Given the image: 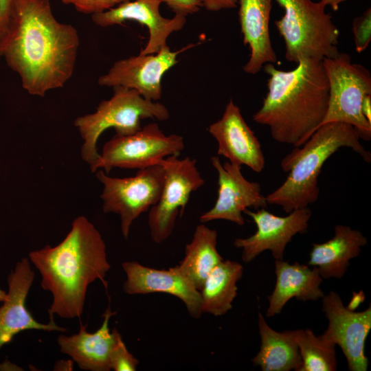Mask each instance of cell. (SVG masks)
Masks as SVG:
<instances>
[{"label":"cell","mask_w":371,"mask_h":371,"mask_svg":"<svg viewBox=\"0 0 371 371\" xmlns=\"http://www.w3.org/2000/svg\"><path fill=\"white\" fill-rule=\"evenodd\" d=\"M322 300L328 324L321 335L340 347L349 370L366 371L369 361L365 355V343L371 329L370 305L363 311L355 312L345 306L339 294L333 291Z\"/></svg>","instance_id":"11"},{"label":"cell","mask_w":371,"mask_h":371,"mask_svg":"<svg viewBox=\"0 0 371 371\" xmlns=\"http://www.w3.org/2000/svg\"><path fill=\"white\" fill-rule=\"evenodd\" d=\"M175 14L187 16L197 12L202 7L200 0H161Z\"/></svg>","instance_id":"31"},{"label":"cell","mask_w":371,"mask_h":371,"mask_svg":"<svg viewBox=\"0 0 371 371\" xmlns=\"http://www.w3.org/2000/svg\"><path fill=\"white\" fill-rule=\"evenodd\" d=\"M202 6L209 11H218L237 7V0H200Z\"/></svg>","instance_id":"32"},{"label":"cell","mask_w":371,"mask_h":371,"mask_svg":"<svg viewBox=\"0 0 371 371\" xmlns=\"http://www.w3.org/2000/svg\"><path fill=\"white\" fill-rule=\"evenodd\" d=\"M258 324L261 345L251 359L253 364L263 371H300L302 361L293 330H274L261 313H258Z\"/></svg>","instance_id":"23"},{"label":"cell","mask_w":371,"mask_h":371,"mask_svg":"<svg viewBox=\"0 0 371 371\" xmlns=\"http://www.w3.org/2000/svg\"><path fill=\"white\" fill-rule=\"evenodd\" d=\"M244 214L250 216L257 229L249 237L236 238L234 246L242 249V260L248 263L266 250L271 251L276 260H282L286 246L297 234L307 232L312 215L310 208L294 210L286 216H278L265 208L253 212L246 209Z\"/></svg>","instance_id":"12"},{"label":"cell","mask_w":371,"mask_h":371,"mask_svg":"<svg viewBox=\"0 0 371 371\" xmlns=\"http://www.w3.org/2000/svg\"><path fill=\"white\" fill-rule=\"evenodd\" d=\"M212 166L218 174V196L214 205L200 216L202 223L214 220H226L242 226L245 224V210L265 208L266 197L261 194L260 185L249 181L241 172V166L212 157Z\"/></svg>","instance_id":"14"},{"label":"cell","mask_w":371,"mask_h":371,"mask_svg":"<svg viewBox=\"0 0 371 371\" xmlns=\"http://www.w3.org/2000/svg\"><path fill=\"white\" fill-rule=\"evenodd\" d=\"M272 1L237 0L243 41L250 52L249 60L243 67L248 74H256L267 63L279 65L269 32Z\"/></svg>","instance_id":"19"},{"label":"cell","mask_w":371,"mask_h":371,"mask_svg":"<svg viewBox=\"0 0 371 371\" xmlns=\"http://www.w3.org/2000/svg\"><path fill=\"white\" fill-rule=\"evenodd\" d=\"M113 88V96L100 102L94 113L74 121V126L83 140L82 158L89 165L99 157L97 142L105 130L113 128L116 135H128L142 128V120L165 121L170 117V113L163 104L146 99L133 89L123 87Z\"/></svg>","instance_id":"6"},{"label":"cell","mask_w":371,"mask_h":371,"mask_svg":"<svg viewBox=\"0 0 371 371\" xmlns=\"http://www.w3.org/2000/svg\"><path fill=\"white\" fill-rule=\"evenodd\" d=\"M29 260L39 271L41 285L53 297L48 309L64 319L79 318L84 310L88 286L104 280L111 266L99 231L84 216H78L65 238L57 245H46L29 253Z\"/></svg>","instance_id":"2"},{"label":"cell","mask_w":371,"mask_h":371,"mask_svg":"<svg viewBox=\"0 0 371 371\" xmlns=\"http://www.w3.org/2000/svg\"><path fill=\"white\" fill-rule=\"evenodd\" d=\"M322 65L328 81L329 100L320 126L333 122L347 123L355 128L360 139L370 141L371 124L361 113L364 96L371 94L369 70L360 64L352 63L350 56L344 52L323 59Z\"/></svg>","instance_id":"7"},{"label":"cell","mask_w":371,"mask_h":371,"mask_svg":"<svg viewBox=\"0 0 371 371\" xmlns=\"http://www.w3.org/2000/svg\"><path fill=\"white\" fill-rule=\"evenodd\" d=\"M161 0H129L109 10L91 14L93 22L100 27L120 25L127 21H137L145 25L149 32L148 41L141 54H153L167 45L169 36L181 30L186 16L175 14L170 19L160 13Z\"/></svg>","instance_id":"15"},{"label":"cell","mask_w":371,"mask_h":371,"mask_svg":"<svg viewBox=\"0 0 371 371\" xmlns=\"http://www.w3.org/2000/svg\"><path fill=\"white\" fill-rule=\"evenodd\" d=\"M34 279L29 258H23L8 276V291L0 306V349L19 333L27 330L66 332L54 319L37 322L26 307V299ZM0 368L1 364L0 363Z\"/></svg>","instance_id":"16"},{"label":"cell","mask_w":371,"mask_h":371,"mask_svg":"<svg viewBox=\"0 0 371 371\" xmlns=\"http://www.w3.org/2000/svg\"><path fill=\"white\" fill-rule=\"evenodd\" d=\"M243 274V267L239 262L224 259L220 262L199 291L202 313L221 316L231 310L238 293L237 282Z\"/></svg>","instance_id":"24"},{"label":"cell","mask_w":371,"mask_h":371,"mask_svg":"<svg viewBox=\"0 0 371 371\" xmlns=\"http://www.w3.org/2000/svg\"><path fill=\"white\" fill-rule=\"evenodd\" d=\"M367 238L350 226L337 225L333 237L322 243H313L308 265L316 267L323 279L341 278L350 260L359 256Z\"/></svg>","instance_id":"22"},{"label":"cell","mask_w":371,"mask_h":371,"mask_svg":"<svg viewBox=\"0 0 371 371\" xmlns=\"http://www.w3.org/2000/svg\"><path fill=\"white\" fill-rule=\"evenodd\" d=\"M359 139L355 128L347 123L333 122L319 126L302 146L294 147L282 159L280 166L289 174L281 186L265 196L267 204L280 205L289 214L315 203L322 166L340 148H350L364 161L371 162V153Z\"/></svg>","instance_id":"4"},{"label":"cell","mask_w":371,"mask_h":371,"mask_svg":"<svg viewBox=\"0 0 371 371\" xmlns=\"http://www.w3.org/2000/svg\"><path fill=\"white\" fill-rule=\"evenodd\" d=\"M352 32L354 36L355 50L364 52L371 41V8H368L362 15L352 21Z\"/></svg>","instance_id":"28"},{"label":"cell","mask_w":371,"mask_h":371,"mask_svg":"<svg viewBox=\"0 0 371 371\" xmlns=\"http://www.w3.org/2000/svg\"><path fill=\"white\" fill-rule=\"evenodd\" d=\"M95 172L103 185L102 210L120 216L122 233L126 239L133 221L157 203L164 183V168L154 165L126 178L109 177L102 169Z\"/></svg>","instance_id":"9"},{"label":"cell","mask_w":371,"mask_h":371,"mask_svg":"<svg viewBox=\"0 0 371 371\" xmlns=\"http://www.w3.org/2000/svg\"><path fill=\"white\" fill-rule=\"evenodd\" d=\"M115 314L109 306L103 315L101 326L94 333L87 330V324H80L78 333L60 335L57 342L61 352L69 355L84 370L109 371L110 355L115 341L113 330L110 331L109 320Z\"/></svg>","instance_id":"20"},{"label":"cell","mask_w":371,"mask_h":371,"mask_svg":"<svg viewBox=\"0 0 371 371\" xmlns=\"http://www.w3.org/2000/svg\"><path fill=\"white\" fill-rule=\"evenodd\" d=\"M63 3L74 6L78 12L93 14L109 10L129 0H61Z\"/></svg>","instance_id":"30"},{"label":"cell","mask_w":371,"mask_h":371,"mask_svg":"<svg viewBox=\"0 0 371 371\" xmlns=\"http://www.w3.org/2000/svg\"><path fill=\"white\" fill-rule=\"evenodd\" d=\"M126 280L123 284L124 293L129 295L164 293L181 300L190 315L199 319L203 314L199 290L177 266L168 269L146 267L136 261L122 264Z\"/></svg>","instance_id":"18"},{"label":"cell","mask_w":371,"mask_h":371,"mask_svg":"<svg viewBox=\"0 0 371 371\" xmlns=\"http://www.w3.org/2000/svg\"><path fill=\"white\" fill-rule=\"evenodd\" d=\"M293 332L302 361L300 371L337 370L336 345L315 335L311 329Z\"/></svg>","instance_id":"26"},{"label":"cell","mask_w":371,"mask_h":371,"mask_svg":"<svg viewBox=\"0 0 371 371\" xmlns=\"http://www.w3.org/2000/svg\"><path fill=\"white\" fill-rule=\"evenodd\" d=\"M185 145L181 136L166 135L157 123H150L128 135H115L103 146L99 157L90 164L93 172L112 168L143 169L158 165L172 155L179 156Z\"/></svg>","instance_id":"8"},{"label":"cell","mask_w":371,"mask_h":371,"mask_svg":"<svg viewBox=\"0 0 371 371\" xmlns=\"http://www.w3.org/2000/svg\"><path fill=\"white\" fill-rule=\"evenodd\" d=\"M284 10L275 21L283 38L285 58L297 63L302 59L322 60L337 56L339 31L321 1L275 0Z\"/></svg>","instance_id":"5"},{"label":"cell","mask_w":371,"mask_h":371,"mask_svg":"<svg viewBox=\"0 0 371 371\" xmlns=\"http://www.w3.org/2000/svg\"><path fill=\"white\" fill-rule=\"evenodd\" d=\"M159 164L165 170L164 183L160 197L149 210L148 216L150 236L156 243L170 236L177 216L184 211L191 194L205 183L194 159L172 155Z\"/></svg>","instance_id":"10"},{"label":"cell","mask_w":371,"mask_h":371,"mask_svg":"<svg viewBox=\"0 0 371 371\" xmlns=\"http://www.w3.org/2000/svg\"><path fill=\"white\" fill-rule=\"evenodd\" d=\"M79 44L76 29L56 19L50 0H17L2 56L19 76L25 90L44 96L70 79Z\"/></svg>","instance_id":"1"},{"label":"cell","mask_w":371,"mask_h":371,"mask_svg":"<svg viewBox=\"0 0 371 371\" xmlns=\"http://www.w3.org/2000/svg\"><path fill=\"white\" fill-rule=\"evenodd\" d=\"M275 273L276 285L268 296L266 312L268 317L280 313L284 305L293 297L306 302L315 301L324 295L320 288L323 278L316 267L276 260Z\"/></svg>","instance_id":"21"},{"label":"cell","mask_w":371,"mask_h":371,"mask_svg":"<svg viewBox=\"0 0 371 371\" xmlns=\"http://www.w3.org/2000/svg\"><path fill=\"white\" fill-rule=\"evenodd\" d=\"M291 71L272 63L262 69L269 75L268 91L253 120L269 128L278 142L302 146L320 126L328 105L329 85L322 60L302 59Z\"/></svg>","instance_id":"3"},{"label":"cell","mask_w":371,"mask_h":371,"mask_svg":"<svg viewBox=\"0 0 371 371\" xmlns=\"http://www.w3.org/2000/svg\"><path fill=\"white\" fill-rule=\"evenodd\" d=\"M7 296V292L0 289V302H3Z\"/></svg>","instance_id":"36"},{"label":"cell","mask_w":371,"mask_h":371,"mask_svg":"<svg viewBox=\"0 0 371 371\" xmlns=\"http://www.w3.org/2000/svg\"><path fill=\"white\" fill-rule=\"evenodd\" d=\"M17 0H0V57L11 35L16 2Z\"/></svg>","instance_id":"29"},{"label":"cell","mask_w":371,"mask_h":371,"mask_svg":"<svg viewBox=\"0 0 371 371\" xmlns=\"http://www.w3.org/2000/svg\"><path fill=\"white\" fill-rule=\"evenodd\" d=\"M115 341L110 355L111 369L115 371H135L139 361L128 350L120 333L113 329Z\"/></svg>","instance_id":"27"},{"label":"cell","mask_w":371,"mask_h":371,"mask_svg":"<svg viewBox=\"0 0 371 371\" xmlns=\"http://www.w3.org/2000/svg\"><path fill=\"white\" fill-rule=\"evenodd\" d=\"M361 113L367 121L371 124V94L364 96L361 104Z\"/></svg>","instance_id":"33"},{"label":"cell","mask_w":371,"mask_h":371,"mask_svg":"<svg viewBox=\"0 0 371 371\" xmlns=\"http://www.w3.org/2000/svg\"><path fill=\"white\" fill-rule=\"evenodd\" d=\"M216 244L217 232L201 223L196 226L192 239L186 246L183 259L177 265L199 291L208 274L223 260Z\"/></svg>","instance_id":"25"},{"label":"cell","mask_w":371,"mask_h":371,"mask_svg":"<svg viewBox=\"0 0 371 371\" xmlns=\"http://www.w3.org/2000/svg\"><path fill=\"white\" fill-rule=\"evenodd\" d=\"M73 368V363L71 361H58L56 363V364L55 365V370H72L71 368Z\"/></svg>","instance_id":"34"},{"label":"cell","mask_w":371,"mask_h":371,"mask_svg":"<svg viewBox=\"0 0 371 371\" xmlns=\"http://www.w3.org/2000/svg\"><path fill=\"white\" fill-rule=\"evenodd\" d=\"M326 6L329 5L333 10H337L339 5L346 0H320Z\"/></svg>","instance_id":"35"},{"label":"cell","mask_w":371,"mask_h":371,"mask_svg":"<svg viewBox=\"0 0 371 371\" xmlns=\"http://www.w3.org/2000/svg\"><path fill=\"white\" fill-rule=\"evenodd\" d=\"M187 47L173 52L166 45L155 54H139L119 60L98 78V84L133 89L146 99L157 101L162 94L164 75L177 63L178 54L187 49Z\"/></svg>","instance_id":"13"},{"label":"cell","mask_w":371,"mask_h":371,"mask_svg":"<svg viewBox=\"0 0 371 371\" xmlns=\"http://www.w3.org/2000/svg\"><path fill=\"white\" fill-rule=\"evenodd\" d=\"M218 144L217 154L231 164L260 172L265 166L261 144L245 121L239 107L230 99L222 117L208 127Z\"/></svg>","instance_id":"17"}]
</instances>
